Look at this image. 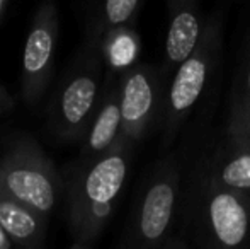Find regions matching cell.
<instances>
[{
    "instance_id": "277c9868",
    "label": "cell",
    "mask_w": 250,
    "mask_h": 249,
    "mask_svg": "<svg viewBox=\"0 0 250 249\" xmlns=\"http://www.w3.org/2000/svg\"><path fill=\"white\" fill-rule=\"evenodd\" d=\"M58 31L56 5L41 3L33 17L22 53V97L31 106L40 101L51 79Z\"/></svg>"
},
{
    "instance_id": "ac0fdd59",
    "label": "cell",
    "mask_w": 250,
    "mask_h": 249,
    "mask_svg": "<svg viewBox=\"0 0 250 249\" xmlns=\"http://www.w3.org/2000/svg\"><path fill=\"white\" fill-rule=\"evenodd\" d=\"M2 196H5V193H3V181H2V173H0V198Z\"/></svg>"
},
{
    "instance_id": "7a4b0ae2",
    "label": "cell",
    "mask_w": 250,
    "mask_h": 249,
    "mask_svg": "<svg viewBox=\"0 0 250 249\" xmlns=\"http://www.w3.org/2000/svg\"><path fill=\"white\" fill-rule=\"evenodd\" d=\"M3 193L9 198L48 217L62 193V180L50 157L31 136L10 142L0 160Z\"/></svg>"
},
{
    "instance_id": "6da1fadb",
    "label": "cell",
    "mask_w": 250,
    "mask_h": 249,
    "mask_svg": "<svg viewBox=\"0 0 250 249\" xmlns=\"http://www.w3.org/2000/svg\"><path fill=\"white\" fill-rule=\"evenodd\" d=\"M128 162L119 149H109L75 176L70 188L68 219L75 243L99 234L126 180Z\"/></svg>"
},
{
    "instance_id": "30bf717a",
    "label": "cell",
    "mask_w": 250,
    "mask_h": 249,
    "mask_svg": "<svg viewBox=\"0 0 250 249\" xmlns=\"http://www.w3.org/2000/svg\"><path fill=\"white\" fill-rule=\"evenodd\" d=\"M206 79V67L199 58H188L179 68L170 89V104L174 110L184 111L198 101Z\"/></svg>"
},
{
    "instance_id": "8fae6325",
    "label": "cell",
    "mask_w": 250,
    "mask_h": 249,
    "mask_svg": "<svg viewBox=\"0 0 250 249\" xmlns=\"http://www.w3.org/2000/svg\"><path fill=\"white\" fill-rule=\"evenodd\" d=\"M199 23L194 14L181 12L174 17L167 34V55L172 62H186L198 41Z\"/></svg>"
},
{
    "instance_id": "9a60e30c",
    "label": "cell",
    "mask_w": 250,
    "mask_h": 249,
    "mask_svg": "<svg viewBox=\"0 0 250 249\" xmlns=\"http://www.w3.org/2000/svg\"><path fill=\"white\" fill-rule=\"evenodd\" d=\"M10 248H12V243H10V239L5 236V232L0 227V249H10Z\"/></svg>"
},
{
    "instance_id": "3957f363",
    "label": "cell",
    "mask_w": 250,
    "mask_h": 249,
    "mask_svg": "<svg viewBox=\"0 0 250 249\" xmlns=\"http://www.w3.org/2000/svg\"><path fill=\"white\" fill-rule=\"evenodd\" d=\"M99 94V65L79 58L66 70L50 104V126L58 138L75 140L90 125Z\"/></svg>"
},
{
    "instance_id": "7c38bea8",
    "label": "cell",
    "mask_w": 250,
    "mask_h": 249,
    "mask_svg": "<svg viewBox=\"0 0 250 249\" xmlns=\"http://www.w3.org/2000/svg\"><path fill=\"white\" fill-rule=\"evenodd\" d=\"M105 60L112 68H126L136 57V40L125 29H116L105 38Z\"/></svg>"
},
{
    "instance_id": "ffe728a7",
    "label": "cell",
    "mask_w": 250,
    "mask_h": 249,
    "mask_svg": "<svg viewBox=\"0 0 250 249\" xmlns=\"http://www.w3.org/2000/svg\"><path fill=\"white\" fill-rule=\"evenodd\" d=\"M0 94H2V87H0Z\"/></svg>"
},
{
    "instance_id": "5b68a950",
    "label": "cell",
    "mask_w": 250,
    "mask_h": 249,
    "mask_svg": "<svg viewBox=\"0 0 250 249\" xmlns=\"http://www.w3.org/2000/svg\"><path fill=\"white\" fill-rule=\"evenodd\" d=\"M48 217L36 210L9 198H0V227L10 239L22 249H36L44 241Z\"/></svg>"
},
{
    "instance_id": "9c48e42d",
    "label": "cell",
    "mask_w": 250,
    "mask_h": 249,
    "mask_svg": "<svg viewBox=\"0 0 250 249\" xmlns=\"http://www.w3.org/2000/svg\"><path fill=\"white\" fill-rule=\"evenodd\" d=\"M121 128V113H119V97L111 94L102 103L101 110L89 125L83 152L85 156H102L112 149Z\"/></svg>"
},
{
    "instance_id": "e0dca14e",
    "label": "cell",
    "mask_w": 250,
    "mask_h": 249,
    "mask_svg": "<svg viewBox=\"0 0 250 249\" xmlns=\"http://www.w3.org/2000/svg\"><path fill=\"white\" fill-rule=\"evenodd\" d=\"M5 7H7V0H0V19H2L3 10H5Z\"/></svg>"
},
{
    "instance_id": "52a82bcc",
    "label": "cell",
    "mask_w": 250,
    "mask_h": 249,
    "mask_svg": "<svg viewBox=\"0 0 250 249\" xmlns=\"http://www.w3.org/2000/svg\"><path fill=\"white\" fill-rule=\"evenodd\" d=\"M174 189L167 181H158L145 195L140 212V236L148 243L158 241L170 222Z\"/></svg>"
},
{
    "instance_id": "2e32d148",
    "label": "cell",
    "mask_w": 250,
    "mask_h": 249,
    "mask_svg": "<svg viewBox=\"0 0 250 249\" xmlns=\"http://www.w3.org/2000/svg\"><path fill=\"white\" fill-rule=\"evenodd\" d=\"M68 249H89V248H87V244H82V243H73L72 246H70Z\"/></svg>"
},
{
    "instance_id": "ba28073f",
    "label": "cell",
    "mask_w": 250,
    "mask_h": 249,
    "mask_svg": "<svg viewBox=\"0 0 250 249\" xmlns=\"http://www.w3.org/2000/svg\"><path fill=\"white\" fill-rule=\"evenodd\" d=\"M211 222L218 239L225 246H238L247 234L249 220L242 203L230 193H220L211 200Z\"/></svg>"
},
{
    "instance_id": "4fadbf2b",
    "label": "cell",
    "mask_w": 250,
    "mask_h": 249,
    "mask_svg": "<svg viewBox=\"0 0 250 249\" xmlns=\"http://www.w3.org/2000/svg\"><path fill=\"white\" fill-rule=\"evenodd\" d=\"M136 9H138V0H107L102 7V17L107 26H123L131 19Z\"/></svg>"
},
{
    "instance_id": "8992f818",
    "label": "cell",
    "mask_w": 250,
    "mask_h": 249,
    "mask_svg": "<svg viewBox=\"0 0 250 249\" xmlns=\"http://www.w3.org/2000/svg\"><path fill=\"white\" fill-rule=\"evenodd\" d=\"M151 106H153V87L148 73L143 70L128 73L119 96L121 128L125 130L126 135H136L143 128Z\"/></svg>"
},
{
    "instance_id": "d6986e66",
    "label": "cell",
    "mask_w": 250,
    "mask_h": 249,
    "mask_svg": "<svg viewBox=\"0 0 250 249\" xmlns=\"http://www.w3.org/2000/svg\"><path fill=\"white\" fill-rule=\"evenodd\" d=\"M249 87H250V72H249Z\"/></svg>"
},
{
    "instance_id": "5bb4252c",
    "label": "cell",
    "mask_w": 250,
    "mask_h": 249,
    "mask_svg": "<svg viewBox=\"0 0 250 249\" xmlns=\"http://www.w3.org/2000/svg\"><path fill=\"white\" fill-rule=\"evenodd\" d=\"M223 181L233 188H250V156H240L231 160L223 171Z\"/></svg>"
}]
</instances>
